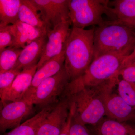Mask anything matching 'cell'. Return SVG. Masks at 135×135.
I'll return each mask as SVG.
<instances>
[{
  "label": "cell",
  "mask_w": 135,
  "mask_h": 135,
  "mask_svg": "<svg viewBox=\"0 0 135 135\" xmlns=\"http://www.w3.org/2000/svg\"><path fill=\"white\" fill-rule=\"evenodd\" d=\"M117 93L129 105L135 109V83L125 80H118Z\"/></svg>",
  "instance_id": "cell-21"
},
{
  "label": "cell",
  "mask_w": 135,
  "mask_h": 135,
  "mask_svg": "<svg viewBox=\"0 0 135 135\" xmlns=\"http://www.w3.org/2000/svg\"><path fill=\"white\" fill-rule=\"evenodd\" d=\"M31 1L40 12L48 31L60 23L70 21L69 0Z\"/></svg>",
  "instance_id": "cell-8"
},
{
  "label": "cell",
  "mask_w": 135,
  "mask_h": 135,
  "mask_svg": "<svg viewBox=\"0 0 135 135\" xmlns=\"http://www.w3.org/2000/svg\"><path fill=\"white\" fill-rule=\"evenodd\" d=\"M5 135V134H4V135Z\"/></svg>",
  "instance_id": "cell-32"
},
{
  "label": "cell",
  "mask_w": 135,
  "mask_h": 135,
  "mask_svg": "<svg viewBox=\"0 0 135 135\" xmlns=\"http://www.w3.org/2000/svg\"><path fill=\"white\" fill-rule=\"evenodd\" d=\"M22 71L13 68L5 72L0 73V95L9 88Z\"/></svg>",
  "instance_id": "cell-23"
},
{
  "label": "cell",
  "mask_w": 135,
  "mask_h": 135,
  "mask_svg": "<svg viewBox=\"0 0 135 135\" xmlns=\"http://www.w3.org/2000/svg\"><path fill=\"white\" fill-rule=\"evenodd\" d=\"M21 0H0V26L15 25L19 20Z\"/></svg>",
  "instance_id": "cell-19"
},
{
  "label": "cell",
  "mask_w": 135,
  "mask_h": 135,
  "mask_svg": "<svg viewBox=\"0 0 135 135\" xmlns=\"http://www.w3.org/2000/svg\"><path fill=\"white\" fill-rule=\"evenodd\" d=\"M134 135H135V129L134 133Z\"/></svg>",
  "instance_id": "cell-31"
},
{
  "label": "cell",
  "mask_w": 135,
  "mask_h": 135,
  "mask_svg": "<svg viewBox=\"0 0 135 135\" xmlns=\"http://www.w3.org/2000/svg\"><path fill=\"white\" fill-rule=\"evenodd\" d=\"M70 107L69 99L62 98L44 120L36 135H59L69 116Z\"/></svg>",
  "instance_id": "cell-11"
},
{
  "label": "cell",
  "mask_w": 135,
  "mask_h": 135,
  "mask_svg": "<svg viewBox=\"0 0 135 135\" xmlns=\"http://www.w3.org/2000/svg\"><path fill=\"white\" fill-rule=\"evenodd\" d=\"M33 105L25 98L2 106L0 114V131L5 133L21 125L22 120L33 110Z\"/></svg>",
  "instance_id": "cell-10"
},
{
  "label": "cell",
  "mask_w": 135,
  "mask_h": 135,
  "mask_svg": "<svg viewBox=\"0 0 135 135\" xmlns=\"http://www.w3.org/2000/svg\"><path fill=\"white\" fill-rule=\"evenodd\" d=\"M57 103L42 108L36 115L5 135H36L44 120Z\"/></svg>",
  "instance_id": "cell-15"
},
{
  "label": "cell",
  "mask_w": 135,
  "mask_h": 135,
  "mask_svg": "<svg viewBox=\"0 0 135 135\" xmlns=\"http://www.w3.org/2000/svg\"><path fill=\"white\" fill-rule=\"evenodd\" d=\"M47 40V36L45 35L27 45L22 49L13 69L22 70L38 64L43 54Z\"/></svg>",
  "instance_id": "cell-13"
},
{
  "label": "cell",
  "mask_w": 135,
  "mask_h": 135,
  "mask_svg": "<svg viewBox=\"0 0 135 135\" xmlns=\"http://www.w3.org/2000/svg\"><path fill=\"white\" fill-rule=\"evenodd\" d=\"M93 60L103 55L122 53L128 56L135 49V28L112 20L95 29Z\"/></svg>",
  "instance_id": "cell-1"
},
{
  "label": "cell",
  "mask_w": 135,
  "mask_h": 135,
  "mask_svg": "<svg viewBox=\"0 0 135 135\" xmlns=\"http://www.w3.org/2000/svg\"><path fill=\"white\" fill-rule=\"evenodd\" d=\"M15 37V42L11 47L23 49L27 45L28 39L21 21L18 20L15 25H11Z\"/></svg>",
  "instance_id": "cell-22"
},
{
  "label": "cell",
  "mask_w": 135,
  "mask_h": 135,
  "mask_svg": "<svg viewBox=\"0 0 135 135\" xmlns=\"http://www.w3.org/2000/svg\"><path fill=\"white\" fill-rule=\"evenodd\" d=\"M69 82V77L64 66L55 75L41 83L31 94L24 98L33 105L44 108L59 102L57 101V98H62Z\"/></svg>",
  "instance_id": "cell-7"
},
{
  "label": "cell",
  "mask_w": 135,
  "mask_h": 135,
  "mask_svg": "<svg viewBox=\"0 0 135 135\" xmlns=\"http://www.w3.org/2000/svg\"><path fill=\"white\" fill-rule=\"evenodd\" d=\"M70 135H92L86 126L76 122L73 119L70 126Z\"/></svg>",
  "instance_id": "cell-27"
},
{
  "label": "cell",
  "mask_w": 135,
  "mask_h": 135,
  "mask_svg": "<svg viewBox=\"0 0 135 135\" xmlns=\"http://www.w3.org/2000/svg\"><path fill=\"white\" fill-rule=\"evenodd\" d=\"M135 62V49L129 55L126 57L123 60L122 68Z\"/></svg>",
  "instance_id": "cell-29"
},
{
  "label": "cell",
  "mask_w": 135,
  "mask_h": 135,
  "mask_svg": "<svg viewBox=\"0 0 135 135\" xmlns=\"http://www.w3.org/2000/svg\"><path fill=\"white\" fill-rule=\"evenodd\" d=\"M110 1L69 0V16L72 27L84 29L91 26L102 25L104 14L109 15Z\"/></svg>",
  "instance_id": "cell-5"
},
{
  "label": "cell",
  "mask_w": 135,
  "mask_h": 135,
  "mask_svg": "<svg viewBox=\"0 0 135 135\" xmlns=\"http://www.w3.org/2000/svg\"><path fill=\"white\" fill-rule=\"evenodd\" d=\"M67 98L73 107V119L76 122L95 126L105 116L99 85L84 88Z\"/></svg>",
  "instance_id": "cell-4"
},
{
  "label": "cell",
  "mask_w": 135,
  "mask_h": 135,
  "mask_svg": "<svg viewBox=\"0 0 135 135\" xmlns=\"http://www.w3.org/2000/svg\"><path fill=\"white\" fill-rule=\"evenodd\" d=\"M37 68L38 65L36 64L22 70L9 88L0 95L1 105L3 106L7 103L19 101L24 98Z\"/></svg>",
  "instance_id": "cell-12"
},
{
  "label": "cell",
  "mask_w": 135,
  "mask_h": 135,
  "mask_svg": "<svg viewBox=\"0 0 135 135\" xmlns=\"http://www.w3.org/2000/svg\"><path fill=\"white\" fill-rule=\"evenodd\" d=\"M15 40L11 25L0 26V51L12 47Z\"/></svg>",
  "instance_id": "cell-24"
},
{
  "label": "cell",
  "mask_w": 135,
  "mask_h": 135,
  "mask_svg": "<svg viewBox=\"0 0 135 135\" xmlns=\"http://www.w3.org/2000/svg\"><path fill=\"white\" fill-rule=\"evenodd\" d=\"M35 6L31 0H21L19 11V20L32 26L46 29L47 28Z\"/></svg>",
  "instance_id": "cell-18"
},
{
  "label": "cell",
  "mask_w": 135,
  "mask_h": 135,
  "mask_svg": "<svg viewBox=\"0 0 135 135\" xmlns=\"http://www.w3.org/2000/svg\"><path fill=\"white\" fill-rule=\"evenodd\" d=\"M65 52L54 57L36 70L24 98L31 94L39 84L44 80L55 75L62 69L64 66Z\"/></svg>",
  "instance_id": "cell-14"
},
{
  "label": "cell",
  "mask_w": 135,
  "mask_h": 135,
  "mask_svg": "<svg viewBox=\"0 0 135 135\" xmlns=\"http://www.w3.org/2000/svg\"><path fill=\"white\" fill-rule=\"evenodd\" d=\"M95 128L96 135H134L135 127L126 122L103 119Z\"/></svg>",
  "instance_id": "cell-17"
},
{
  "label": "cell",
  "mask_w": 135,
  "mask_h": 135,
  "mask_svg": "<svg viewBox=\"0 0 135 135\" xmlns=\"http://www.w3.org/2000/svg\"><path fill=\"white\" fill-rule=\"evenodd\" d=\"M127 56L122 53H111L94 59L82 75L69 82L63 97H70L84 88L96 86L120 76L123 60Z\"/></svg>",
  "instance_id": "cell-3"
},
{
  "label": "cell",
  "mask_w": 135,
  "mask_h": 135,
  "mask_svg": "<svg viewBox=\"0 0 135 135\" xmlns=\"http://www.w3.org/2000/svg\"><path fill=\"white\" fill-rule=\"evenodd\" d=\"M22 23L28 37V42L27 44L36 39L47 35V30L46 29H41L22 22Z\"/></svg>",
  "instance_id": "cell-25"
},
{
  "label": "cell",
  "mask_w": 135,
  "mask_h": 135,
  "mask_svg": "<svg viewBox=\"0 0 135 135\" xmlns=\"http://www.w3.org/2000/svg\"><path fill=\"white\" fill-rule=\"evenodd\" d=\"M123 24L127 25L129 26L132 27H134V28H135V20L132 21V22H129V23H126Z\"/></svg>",
  "instance_id": "cell-30"
},
{
  "label": "cell",
  "mask_w": 135,
  "mask_h": 135,
  "mask_svg": "<svg viewBox=\"0 0 135 135\" xmlns=\"http://www.w3.org/2000/svg\"><path fill=\"white\" fill-rule=\"evenodd\" d=\"M95 29L72 28L65 55L64 67L70 82L82 75L93 61Z\"/></svg>",
  "instance_id": "cell-2"
},
{
  "label": "cell",
  "mask_w": 135,
  "mask_h": 135,
  "mask_svg": "<svg viewBox=\"0 0 135 135\" xmlns=\"http://www.w3.org/2000/svg\"><path fill=\"white\" fill-rule=\"evenodd\" d=\"M73 113V107L72 105L70 103V113H69V116L68 118L66 123H65L62 130L59 135H70V128L72 121Z\"/></svg>",
  "instance_id": "cell-28"
},
{
  "label": "cell",
  "mask_w": 135,
  "mask_h": 135,
  "mask_svg": "<svg viewBox=\"0 0 135 135\" xmlns=\"http://www.w3.org/2000/svg\"><path fill=\"white\" fill-rule=\"evenodd\" d=\"M109 16L112 20L126 23L135 20V0H115L111 2Z\"/></svg>",
  "instance_id": "cell-16"
},
{
  "label": "cell",
  "mask_w": 135,
  "mask_h": 135,
  "mask_svg": "<svg viewBox=\"0 0 135 135\" xmlns=\"http://www.w3.org/2000/svg\"><path fill=\"white\" fill-rule=\"evenodd\" d=\"M70 21L62 22L48 31V40L43 54L37 65V70L54 57L65 52L72 28Z\"/></svg>",
  "instance_id": "cell-9"
},
{
  "label": "cell",
  "mask_w": 135,
  "mask_h": 135,
  "mask_svg": "<svg viewBox=\"0 0 135 135\" xmlns=\"http://www.w3.org/2000/svg\"><path fill=\"white\" fill-rule=\"evenodd\" d=\"M119 76L122 79L135 83V62L122 68L120 71Z\"/></svg>",
  "instance_id": "cell-26"
},
{
  "label": "cell",
  "mask_w": 135,
  "mask_h": 135,
  "mask_svg": "<svg viewBox=\"0 0 135 135\" xmlns=\"http://www.w3.org/2000/svg\"><path fill=\"white\" fill-rule=\"evenodd\" d=\"M22 49L10 47L0 51V73L5 72L13 68Z\"/></svg>",
  "instance_id": "cell-20"
},
{
  "label": "cell",
  "mask_w": 135,
  "mask_h": 135,
  "mask_svg": "<svg viewBox=\"0 0 135 135\" xmlns=\"http://www.w3.org/2000/svg\"><path fill=\"white\" fill-rule=\"evenodd\" d=\"M119 76L99 85L107 118L121 122L135 121V109L129 105L118 93L113 92Z\"/></svg>",
  "instance_id": "cell-6"
}]
</instances>
